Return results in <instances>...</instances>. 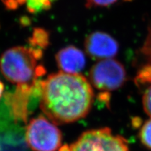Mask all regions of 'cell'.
Listing matches in <instances>:
<instances>
[{"label":"cell","instance_id":"cell-13","mask_svg":"<svg viewBox=\"0 0 151 151\" xmlns=\"http://www.w3.org/2000/svg\"><path fill=\"white\" fill-rule=\"evenodd\" d=\"M117 0H86V6L88 8L109 6L114 4Z\"/></svg>","mask_w":151,"mask_h":151},{"label":"cell","instance_id":"cell-6","mask_svg":"<svg viewBox=\"0 0 151 151\" xmlns=\"http://www.w3.org/2000/svg\"><path fill=\"white\" fill-rule=\"evenodd\" d=\"M86 53L93 60L112 59L118 54V43L109 34L103 32H94L85 39Z\"/></svg>","mask_w":151,"mask_h":151},{"label":"cell","instance_id":"cell-14","mask_svg":"<svg viewBox=\"0 0 151 151\" xmlns=\"http://www.w3.org/2000/svg\"><path fill=\"white\" fill-rule=\"evenodd\" d=\"M59 151H71V148L68 145H64V146L60 147Z\"/></svg>","mask_w":151,"mask_h":151},{"label":"cell","instance_id":"cell-3","mask_svg":"<svg viewBox=\"0 0 151 151\" xmlns=\"http://www.w3.org/2000/svg\"><path fill=\"white\" fill-rule=\"evenodd\" d=\"M70 148L71 151H129L127 141L109 127L83 132Z\"/></svg>","mask_w":151,"mask_h":151},{"label":"cell","instance_id":"cell-11","mask_svg":"<svg viewBox=\"0 0 151 151\" xmlns=\"http://www.w3.org/2000/svg\"><path fill=\"white\" fill-rule=\"evenodd\" d=\"M141 142L151 150V119L145 122L139 132Z\"/></svg>","mask_w":151,"mask_h":151},{"label":"cell","instance_id":"cell-8","mask_svg":"<svg viewBox=\"0 0 151 151\" xmlns=\"http://www.w3.org/2000/svg\"><path fill=\"white\" fill-rule=\"evenodd\" d=\"M35 86H18L16 94L9 97V104L11 106V113L16 120L27 122L28 98Z\"/></svg>","mask_w":151,"mask_h":151},{"label":"cell","instance_id":"cell-7","mask_svg":"<svg viewBox=\"0 0 151 151\" xmlns=\"http://www.w3.org/2000/svg\"><path fill=\"white\" fill-rule=\"evenodd\" d=\"M55 60L62 72L71 74H78L86 64L85 54L74 46H68L60 50L56 54Z\"/></svg>","mask_w":151,"mask_h":151},{"label":"cell","instance_id":"cell-2","mask_svg":"<svg viewBox=\"0 0 151 151\" xmlns=\"http://www.w3.org/2000/svg\"><path fill=\"white\" fill-rule=\"evenodd\" d=\"M42 50L23 46L6 50L0 58V70L4 76L18 86H34L39 77L45 73L43 66L38 65Z\"/></svg>","mask_w":151,"mask_h":151},{"label":"cell","instance_id":"cell-16","mask_svg":"<svg viewBox=\"0 0 151 151\" xmlns=\"http://www.w3.org/2000/svg\"><path fill=\"white\" fill-rule=\"evenodd\" d=\"M125 1H132V0H125Z\"/></svg>","mask_w":151,"mask_h":151},{"label":"cell","instance_id":"cell-1","mask_svg":"<svg viewBox=\"0 0 151 151\" xmlns=\"http://www.w3.org/2000/svg\"><path fill=\"white\" fill-rule=\"evenodd\" d=\"M40 107L55 124L71 123L90 112L94 92L89 81L81 74L60 71L41 83Z\"/></svg>","mask_w":151,"mask_h":151},{"label":"cell","instance_id":"cell-10","mask_svg":"<svg viewBox=\"0 0 151 151\" xmlns=\"http://www.w3.org/2000/svg\"><path fill=\"white\" fill-rule=\"evenodd\" d=\"M18 1L25 4L30 12L36 13L48 9L51 5L52 0H18Z\"/></svg>","mask_w":151,"mask_h":151},{"label":"cell","instance_id":"cell-9","mask_svg":"<svg viewBox=\"0 0 151 151\" xmlns=\"http://www.w3.org/2000/svg\"><path fill=\"white\" fill-rule=\"evenodd\" d=\"M29 41L31 48L42 50L41 48H46L48 44V33L43 29H35Z\"/></svg>","mask_w":151,"mask_h":151},{"label":"cell","instance_id":"cell-12","mask_svg":"<svg viewBox=\"0 0 151 151\" xmlns=\"http://www.w3.org/2000/svg\"><path fill=\"white\" fill-rule=\"evenodd\" d=\"M142 104L144 111L151 118V84L145 90L142 97Z\"/></svg>","mask_w":151,"mask_h":151},{"label":"cell","instance_id":"cell-5","mask_svg":"<svg viewBox=\"0 0 151 151\" xmlns=\"http://www.w3.org/2000/svg\"><path fill=\"white\" fill-rule=\"evenodd\" d=\"M127 79L122 64L114 59L100 60L92 66L89 73V82L98 90L108 93L119 89Z\"/></svg>","mask_w":151,"mask_h":151},{"label":"cell","instance_id":"cell-4","mask_svg":"<svg viewBox=\"0 0 151 151\" xmlns=\"http://www.w3.org/2000/svg\"><path fill=\"white\" fill-rule=\"evenodd\" d=\"M25 139L34 151H56L61 146L62 133L55 124L40 115L29 121Z\"/></svg>","mask_w":151,"mask_h":151},{"label":"cell","instance_id":"cell-15","mask_svg":"<svg viewBox=\"0 0 151 151\" xmlns=\"http://www.w3.org/2000/svg\"><path fill=\"white\" fill-rule=\"evenodd\" d=\"M4 90V86L3 83L0 81V99L1 98V96H2Z\"/></svg>","mask_w":151,"mask_h":151}]
</instances>
